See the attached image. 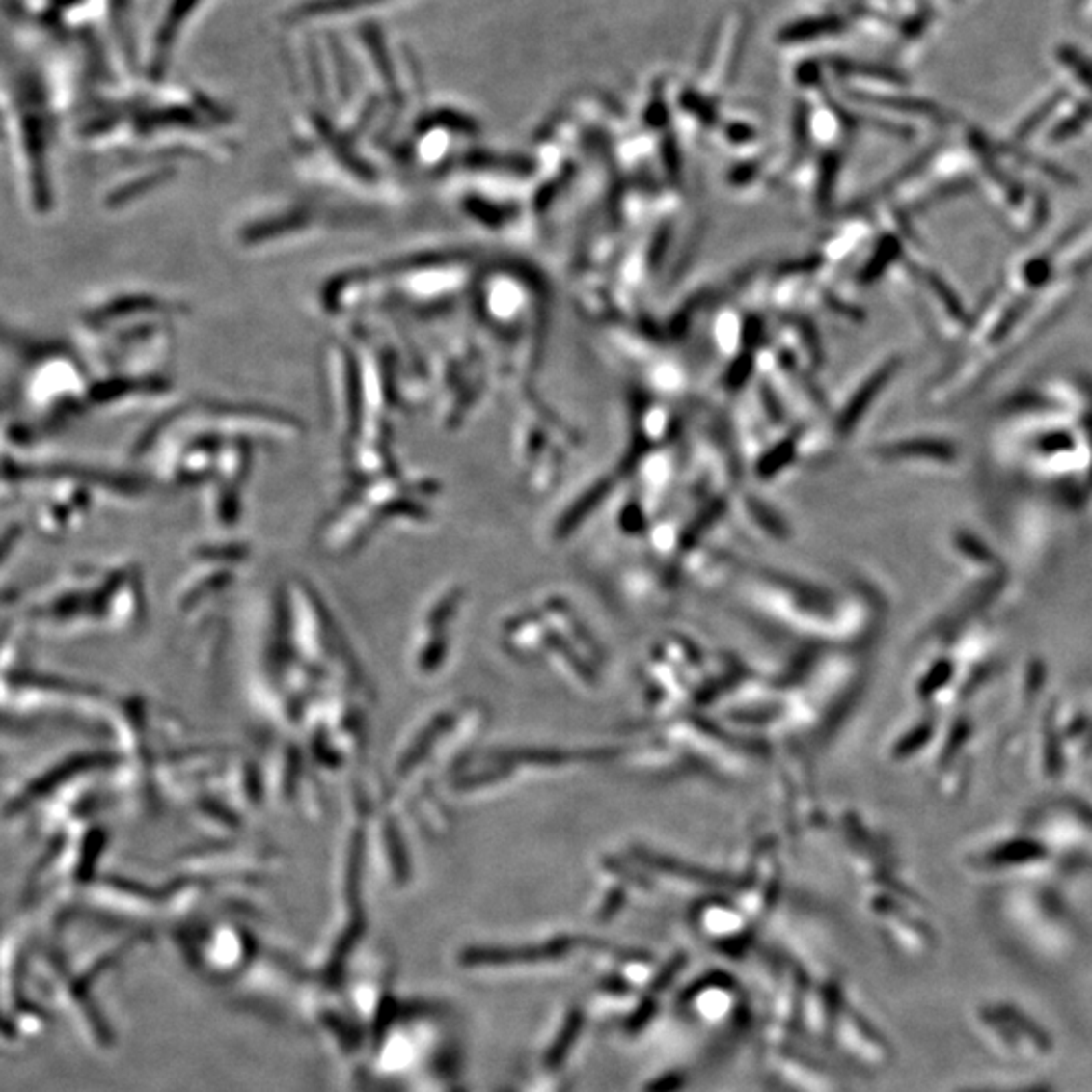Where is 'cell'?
<instances>
[{"label":"cell","instance_id":"cell-1","mask_svg":"<svg viewBox=\"0 0 1092 1092\" xmlns=\"http://www.w3.org/2000/svg\"><path fill=\"white\" fill-rule=\"evenodd\" d=\"M898 365H900V361H896V359L890 361V363H887V365H882V367L870 376V379L856 391L854 398L846 405L844 413L839 415V422H837L839 433L852 431V427L860 422V417H862L864 411L874 403V398H876V395L880 393V389H885L887 383L892 379V374L896 372Z\"/></svg>","mask_w":1092,"mask_h":1092},{"label":"cell","instance_id":"cell-2","mask_svg":"<svg viewBox=\"0 0 1092 1092\" xmlns=\"http://www.w3.org/2000/svg\"><path fill=\"white\" fill-rule=\"evenodd\" d=\"M1054 57L1060 66H1064L1092 94V61L1080 49L1062 43L1056 47Z\"/></svg>","mask_w":1092,"mask_h":1092},{"label":"cell","instance_id":"cell-3","mask_svg":"<svg viewBox=\"0 0 1092 1092\" xmlns=\"http://www.w3.org/2000/svg\"><path fill=\"white\" fill-rule=\"evenodd\" d=\"M887 455H929L939 459H951L955 455L951 444H942V441L933 439H915L905 441V444H896L894 448L885 451Z\"/></svg>","mask_w":1092,"mask_h":1092},{"label":"cell","instance_id":"cell-4","mask_svg":"<svg viewBox=\"0 0 1092 1092\" xmlns=\"http://www.w3.org/2000/svg\"><path fill=\"white\" fill-rule=\"evenodd\" d=\"M1066 96H1068V94H1066L1064 90H1060V92L1050 96L1044 103H1040V106H1038L1030 116L1022 120V123L1018 125V130H1016V138H1018V140H1024V138L1030 136L1032 132H1036V130L1040 128V125L1056 112V108L1066 99Z\"/></svg>","mask_w":1092,"mask_h":1092},{"label":"cell","instance_id":"cell-5","mask_svg":"<svg viewBox=\"0 0 1092 1092\" xmlns=\"http://www.w3.org/2000/svg\"><path fill=\"white\" fill-rule=\"evenodd\" d=\"M1092 118V103L1084 101L1077 108L1075 114H1070L1064 122H1060L1056 128L1052 130V142H1064L1068 138H1073L1075 134H1078L1084 123Z\"/></svg>","mask_w":1092,"mask_h":1092},{"label":"cell","instance_id":"cell-6","mask_svg":"<svg viewBox=\"0 0 1092 1092\" xmlns=\"http://www.w3.org/2000/svg\"><path fill=\"white\" fill-rule=\"evenodd\" d=\"M896 249H898V245H896L894 239H890V237L885 239V243H882V245L876 249V254H874L872 261L866 265V269H864V273H862V280H864V282H874V280L880 276V273L887 269V265L896 258Z\"/></svg>","mask_w":1092,"mask_h":1092},{"label":"cell","instance_id":"cell-7","mask_svg":"<svg viewBox=\"0 0 1092 1092\" xmlns=\"http://www.w3.org/2000/svg\"><path fill=\"white\" fill-rule=\"evenodd\" d=\"M925 278H927L929 286L935 289L937 296L941 298V302L949 308V312L953 314V318H963V306H961V302L957 300L955 293L949 289V286L942 284L937 276H933V273H927Z\"/></svg>","mask_w":1092,"mask_h":1092},{"label":"cell","instance_id":"cell-8","mask_svg":"<svg viewBox=\"0 0 1092 1092\" xmlns=\"http://www.w3.org/2000/svg\"><path fill=\"white\" fill-rule=\"evenodd\" d=\"M1048 276H1050V263H1048V259H1036V261H1032L1030 265L1025 267V280L1030 282V284H1034V286L1044 284V282L1048 280Z\"/></svg>","mask_w":1092,"mask_h":1092}]
</instances>
